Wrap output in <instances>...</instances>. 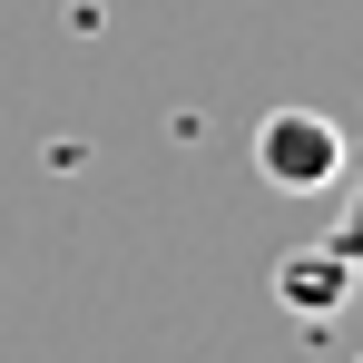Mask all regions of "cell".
Returning <instances> with one entry per match:
<instances>
[{
    "mask_svg": "<svg viewBox=\"0 0 363 363\" xmlns=\"http://www.w3.org/2000/svg\"><path fill=\"white\" fill-rule=\"evenodd\" d=\"M344 128L324 118V108H265L255 118V177L285 186V196H324V186H344Z\"/></svg>",
    "mask_w": 363,
    "mask_h": 363,
    "instance_id": "6da1fadb",
    "label": "cell"
},
{
    "mask_svg": "<svg viewBox=\"0 0 363 363\" xmlns=\"http://www.w3.org/2000/svg\"><path fill=\"white\" fill-rule=\"evenodd\" d=\"M354 255H363V226H344V236H324V245H295V255H275V304L304 314V324H334V314L354 304Z\"/></svg>",
    "mask_w": 363,
    "mask_h": 363,
    "instance_id": "7a4b0ae2",
    "label": "cell"
}]
</instances>
